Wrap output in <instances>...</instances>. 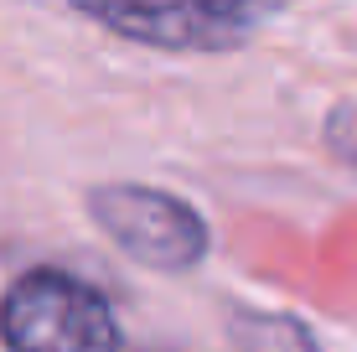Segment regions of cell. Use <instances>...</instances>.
<instances>
[{
    "label": "cell",
    "mask_w": 357,
    "mask_h": 352,
    "mask_svg": "<svg viewBox=\"0 0 357 352\" xmlns=\"http://www.w3.org/2000/svg\"><path fill=\"white\" fill-rule=\"evenodd\" d=\"M89 213L135 264H145V270L181 275V270H192V264H202V254H207L202 213L187 208L181 197H171V192L114 181V187H93L89 192Z\"/></svg>",
    "instance_id": "3957f363"
},
{
    "label": "cell",
    "mask_w": 357,
    "mask_h": 352,
    "mask_svg": "<svg viewBox=\"0 0 357 352\" xmlns=\"http://www.w3.org/2000/svg\"><path fill=\"white\" fill-rule=\"evenodd\" d=\"M331 145H337L347 161H357V109H337V119H331Z\"/></svg>",
    "instance_id": "5b68a950"
},
{
    "label": "cell",
    "mask_w": 357,
    "mask_h": 352,
    "mask_svg": "<svg viewBox=\"0 0 357 352\" xmlns=\"http://www.w3.org/2000/svg\"><path fill=\"white\" fill-rule=\"evenodd\" d=\"M83 10L161 52H228L275 16L280 0H83Z\"/></svg>",
    "instance_id": "7a4b0ae2"
},
{
    "label": "cell",
    "mask_w": 357,
    "mask_h": 352,
    "mask_svg": "<svg viewBox=\"0 0 357 352\" xmlns=\"http://www.w3.org/2000/svg\"><path fill=\"white\" fill-rule=\"evenodd\" d=\"M0 337L10 352H125L109 300L63 270H26L6 290Z\"/></svg>",
    "instance_id": "6da1fadb"
},
{
    "label": "cell",
    "mask_w": 357,
    "mask_h": 352,
    "mask_svg": "<svg viewBox=\"0 0 357 352\" xmlns=\"http://www.w3.org/2000/svg\"><path fill=\"white\" fill-rule=\"evenodd\" d=\"M233 352H321L311 326L285 311H233L228 316Z\"/></svg>",
    "instance_id": "277c9868"
}]
</instances>
